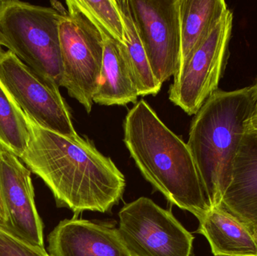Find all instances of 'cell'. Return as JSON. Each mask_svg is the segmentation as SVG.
<instances>
[{
  "instance_id": "22",
  "label": "cell",
  "mask_w": 257,
  "mask_h": 256,
  "mask_svg": "<svg viewBox=\"0 0 257 256\" xmlns=\"http://www.w3.org/2000/svg\"><path fill=\"white\" fill-rule=\"evenodd\" d=\"M247 127L253 129V130L256 131L257 132V116H253V118L249 122Z\"/></svg>"
},
{
  "instance_id": "12",
  "label": "cell",
  "mask_w": 257,
  "mask_h": 256,
  "mask_svg": "<svg viewBox=\"0 0 257 256\" xmlns=\"http://www.w3.org/2000/svg\"><path fill=\"white\" fill-rule=\"evenodd\" d=\"M220 208L257 232V132L247 127Z\"/></svg>"
},
{
  "instance_id": "17",
  "label": "cell",
  "mask_w": 257,
  "mask_h": 256,
  "mask_svg": "<svg viewBox=\"0 0 257 256\" xmlns=\"http://www.w3.org/2000/svg\"><path fill=\"white\" fill-rule=\"evenodd\" d=\"M30 137L27 115L0 81V147L21 159Z\"/></svg>"
},
{
  "instance_id": "3",
  "label": "cell",
  "mask_w": 257,
  "mask_h": 256,
  "mask_svg": "<svg viewBox=\"0 0 257 256\" xmlns=\"http://www.w3.org/2000/svg\"><path fill=\"white\" fill-rule=\"evenodd\" d=\"M256 102L255 85L217 90L193 117L187 145L211 209L220 207L232 181L234 162Z\"/></svg>"
},
{
  "instance_id": "7",
  "label": "cell",
  "mask_w": 257,
  "mask_h": 256,
  "mask_svg": "<svg viewBox=\"0 0 257 256\" xmlns=\"http://www.w3.org/2000/svg\"><path fill=\"white\" fill-rule=\"evenodd\" d=\"M232 23L229 9L174 76L169 100L188 115H196L218 89L227 60Z\"/></svg>"
},
{
  "instance_id": "8",
  "label": "cell",
  "mask_w": 257,
  "mask_h": 256,
  "mask_svg": "<svg viewBox=\"0 0 257 256\" xmlns=\"http://www.w3.org/2000/svg\"><path fill=\"white\" fill-rule=\"evenodd\" d=\"M0 81L21 109L41 127L66 137L78 135L60 87L32 70L9 50L0 54Z\"/></svg>"
},
{
  "instance_id": "20",
  "label": "cell",
  "mask_w": 257,
  "mask_h": 256,
  "mask_svg": "<svg viewBox=\"0 0 257 256\" xmlns=\"http://www.w3.org/2000/svg\"><path fill=\"white\" fill-rule=\"evenodd\" d=\"M8 214L0 194V227L7 230Z\"/></svg>"
},
{
  "instance_id": "21",
  "label": "cell",
  "mask_w": 257,
  "mask_h": 256,
  "mask_svg": "<svg viewBox=\"0 0 257 256\" xmlns=\"http://www.w3.org/2000/svg\"><path fill=\"white\" fill-rule=\"evenodd\" d=\"M3 46L6 47V48H8L9 45H8L7 41H6V39H5L3 33H2L1 30H0V54H1L2 53L4 52V51H3Z\"/></svg>"
},
{
  "instance_id": "2",
  "label": "cell",
  "mask_w": 257,
  "mask_h": 256,
  "mask_svg": "<svg viewBox=\"0 0 257 256\" xmlns=\"http://www.w3.org/2000/svg\"><path fill=\"white\" fill-rule=\"evenodd\" d=\"M123 142L144 177L169 202L199 220L211 210L188 145L144 99L125 117Z\"/></svg>"
},
{
  "instance_id": "15",
  "label": "cell",
  "mask_w": 257,
  "mask_h": 256,
  "mask_svg": "<svg viewBox=\"0 0 257 256\" xmlns=\"http://www.w3.org/2000/svg\"><path fill=\"white\" fill-rule=\"evenodd\" d=\"M228 10L224 0H180V67L188 61Z\"/></svg>"
},
{
  "instance_id": "10",
  "label": "cell",
  "mask_w": 257,
  "mask_h": 256,
  "mask_svg": "<svg viewBox=\"0 0 257 256\" xmlns=\"http://www.w3.org/2000/svg\"><path fill=\"white\" fill-rule=\"evenodd\" d=\"M31 173L21 159L0 147V194L9 219L7 230L44 247L43 222L35 202Z\"/></svg>"
},
{
  "instance_id": "23",
  "label": "cell",
  "mask_w": 257,
  "mask_h": 256,
  "mask_svg": "<svg viewBox=\"0 0 257 256\" xmlns=\"http://www.w3.org/2000/svg\"><path fill=\"white\" fill-rule=\"evenodd\" d=\"M255 87H256V95H257V82L256 84H254ZM254 116H257V102H256V114H255Z\"/></svg>"
},
{
  "instance_id": "1",
  "label": "cell",
  "mask_w": 257,
  "mask_h": 256,
  "mask_svg": "<svg viewBox=\"0 0 257 256\" xmlns=\"http://www.w3.org/2000/svg\"><path fill=\"white\" fill-rule=\"evenodd\" d=\"M27 117L30 141L21 160L51 189L57 207L76 218L86 210L107 213L118 204L126 180L111 158L87 137L64 136Z\"/></svg>"
},
{
  "instance_id": "16",
  "label": "cell",
  "mask_w": 257,
  "mask_h": 256,
  "mask_svg": "<svg viewBox=\"0 0 257 256\" xmlns=\"http://www.w3.org/2000/svg\"><path fill=\"white\" fill-rule=\"evenodd\" d=\"M124 26L122 51L139 96H156L162 85L151 71L143 44L132 16L128 0H116Z\"/></svg>"
},
{
  "instance_id": "24",
  "label": "cell",
  "mask_w": 257,
  "mask_h": 256,
  "mask_svg": "<svg viewBox=\"0 0 257 256\" xmlns=\"http://www.w3.org/2000/svg\"><path fill=\"white\" fill-rule=\"evenodd\" d=\"M254 234V237H256V240H257V232L254 233V234Z\"/></svg>"
},
{
  "instance_id": "18",
  "label": "cell",
  "mask_w": 257,
  "mask_h": 256,
  "mask_svg": "<svg viewBox=\"0 0 257 256\" xmlns=\"http://www.w3.org/2000/svg\"><path fill=\"white\" fill-rule=\"evenodd\" d=\"M77 8L118 43L124 42V26L116 0H73Z\"/></svg>"
},
{
  "instance_id": "11",
  "label": "cell",
  "mask_w": 257,
  "mask_h": 256,
  "mask_svg": "<svg viewBox=\"0 0 257 256\" xmlns=\"http://www.w3.org/2000/svg\"><path fill=\"white\" fill-rule=\"evenodd\" d=\"M48 251L51 256H131L117 228L75 217L51 231Z\"/></svg>"
},
{
  "instance_id": "13",
  "label": "cell",
  "mask_w": 257,
  "mask_h": 256,
  "mask_svg": "<svg viewBox=\"0 0 257 256\" xmlns=\"http://www.w3.org/2000/svg\"><path fill=\"white\" fill-rule=\"evenodd\" d=\"M99 31L103 38V58L93 103L105 106L136 104L139 93L125 60L122 45L103 30Z\"/></svg>"
},
{
  "instance_id": "14",
  "label": "cell",
  "mask_w": 257,
  "mask_h": 256,
  "mask_svg": "<svg viewBox=\"0 0 257 256\" xmlns=\"http://www.w3.org/2000/svg\"><path fill=\"white\" fill-rule=\"evenodd\" d=\"M197 232L205 236L215 256H257L254 234L220 207L199 219Z\"/></svg>"
},
{
  "instance_id": "6",
  "label": "cell",
  "mask_w": 257,
  "mask_h": 256,
  "mask_svg": "<svg viewBox=\"0 0 257 256\" xmlns=\"http://www.w3.org/2000/svg\"><path fill=\"white\" fill-rule=\"evenodd\" d=\"M117 228L131 256H190L193 236L169 210L146 197L119 212Z\"/></svg>"
},
{
  "instance_id": "19",
  "label": "cell",
  "mask_w": 257,
  "mask_h": 256,
  "mask_svg": "<svg viewBox=\"0 0 257 256\" xmlns=\"http://www.w3.org/2000/svg\"><path fill=\"white\" fill-rule=\"evenodd\" d=\"M0 256H51L45 247L32 244L0 227Z\"/></svg>"
},
{
  "instance_id": "4",
  "label": "cell",
  "mask_w": 257,
  "mask_h": 256,
  "mask_svg": "<svg viewBox=\"0 0 257 256\" xmlns=\"http://www.w3.org/2000/svg\"><path fill=\"white\" fill-rule=\"evenodd\" d=\"M64 15L52 7L0 0V30L8 50L42 78L60 87L59 26Z\"/></svg>"
},
{
  "instance_id": "9",
  "label": "cell",
  "mask_w": 257,
  "mask_h": 256,
  "mask_svg": "<svg viewBox=\"0 0 257 256\" xmlns=\"http://www.w3.org/2000/svg\"><path fill=\"white\" fill-rule=\"evenodd\" d=\"M153 75L163 83L181 64L180 0H128Z\"/></svg>"
},
{
  "instance_id": "5",
  "label": "cell",
  "mask_w": 257,
  "mask_h": 256,
  "mask_svg": "<svg viewBox=\"0 0 257 256\" xmlns=\"http://www.w3.org/2000/svg\"><path fill=\"white\" fill-rule=\"evenodd\" d=\"M68 15L59 26L62 78L60 87L91 112L103 58V38L96 24L74 4L66 2Z\"/></svg>"
}]
</instances>
